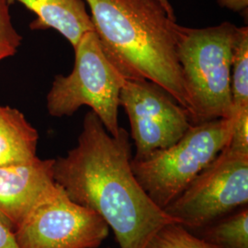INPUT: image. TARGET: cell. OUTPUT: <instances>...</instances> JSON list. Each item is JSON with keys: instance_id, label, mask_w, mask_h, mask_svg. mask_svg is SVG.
<instances>
[{"instance_id": "cell-1", "label": "cell", "mask_w": 248, "mask_h": 248, "mask_svg": "<svg viewBox=\"0 0 248 248\" xmlns=\"http://www.w3.org/2000/svg\"><path fill=\"white\" fill-rule=\"evenodd\" d=\"M130 135L122 128L108 133L89 111L78 144L54 159L55 182L76 203L97 213L115 235L120 248H145L151 238L177 222L153 202L132 169Z\"/></svg>"}, {"instance_id": "cell-2", "label": "cell", "mask_w": 248, "mask_h": 248, "mask_svg": "<svg viewBox=\"0 0 248 248\" xmlns=\"http://www.w3.org/2000/svg\"><path fill=\"white\" fill-rule=\"evenodd\" d=\"M108 59L125 79L158 85L187 110L169 0H84Z\"/></svg>"}, {"instance_id": "cell-3", "label": "cell", "mask_w": 248, "mask_h": 248, "mask_svg": "<svg viewBox=\"0 0 248 248\" xmlns=\"http://www.w3.org/2000/svg\"><path fill=\"white\" fill-rule=\"evenodd\" d=\"M239 27L179 28L177 55L192 125L233 115L231 74Z\"/></svg>"}, {"instance_id": "cell-4", "label": "cell", "mask_w": 248, "mask_h": 248, "mask_svg": "<svg viewBox=\"0 0 248 248\" xmlns=\"http://www.w3.org/2000/svg\"><path fill=\"white\" fill-rule=\"evenodd\" d=\"M235 116L191 125L173 145L132 158L133 174L153 202L165 209L230 141Z\"/></svg>"}, {"instance_id": "cell-5", "label": "cell", "mask_w": 248, "mask_h": 248, "mask_svg": "<svg viewBox=\"0 0 248 248\" xmlns=\"http://www.w3.org/2000/svg\"><path fill=\"white\" fill-rule=\"evenodd\" d=\"M75 50V64L67 76L53 80L47 95V110L53 117L71 116L88 106L108 133L120 132V94L125 78L108 59L96 31L86 33Z\"/></svg>"}, {"instance_id": "cell-6", "label": "cell", "mask_w": 248, "mask_h": 248, "mask_svg": "<svg viewBox=\"0 0 248 248\" xmlns=\"http://www.w3.org/2000/svg\"><path fill=\"white\" fill-rule=\"evenodd\" d=\"M248 203V153L227 144L165 209L187 229H201Z\"/></svg>"}, {"instance_id": "cell-7", "label": "cell", "mask_w": 248, "mask_h": 248, "mask_svg": "<svg viewBox=\"0 0 248 248\" xmlns=\"http://www.w3.org/2000/svg\"><path fill=\"white\" fill-rule=\"evenodd\" d=\"M109 228L57 183L14 230L19 248H98Z\"/></svg>"}, {"instance_id": "cell-8", "label": "cell", "mask_w": 248, "mask_h": 248, "mask_svg": "<svg viewBox=\"0 0 248 248\" xmlns=\"http://www.w3.org/2000/svg\"><path fill=\"white\" fill-rule=\"evenodd\" d=\"M120 106L130 120L136 149L133 158H142L173 145L192 125L186 108L147 80L125 79Z\"/></svg>"}, {"instance_id": "cell-9", "label": "cell", "mask_w": 248, "mask_h": 248, "mask_svg": "<svg viewBox=\"0 0 248 248\" xmlns=\"http://www.w3.org/2000/svg\"><path fill=\"white\" fill-rule=\"evenodd\" d=\"M54 159L0 167V220L14 232L56 182Z\"/></svg>"}, {"instance_id": "cell-10", "label": "cell", "mask_w": 248, "mask_h": 248, "mask_svg": "<svg viewBox=\"0 0 248 248\" xmlns=\"http://www.w3.org/2000/svg\"><path fill=\"white\" fill-rule=\"evenodd\" d=\"M9 6L19 3L36 15L31 30L53 29L75 49L86 33L96 31L84 0H8Z\"/></svg>"}, {"instance_id": "cell-11", "label": "cell", "mask_w": 248, "mask_h": 248, "mask_svg": "<svg viewBox=\"0 0 248 248\" xmlns=\"http://www.w3.org/2000/svg\"><path fill=\"white\" fill-rule=\"evenodd\" d=\"M39 134L19 110L0 104V167L35 159Z\"/></svg>"}, {"instance_id": "cell-12", "label": "cell", "mask_w": 248, "mask_h": 248, "mask_svg": "<svg viewBox=\"0 0 248 248\" xmlns=\"http://www.w3.org/2000/svg\"><path fill=\"white\" fill-rule=\"evenodd\" d=\"M204 240L216 248H248V209L226 215L204 228Z\"/></svg>"}, {"instance_id": "cell-13", "label": "cell", "mask_w": 248, "mask_h": 248, "mask_svg": "<svg viewBox=\"0 0 248 248\" xmlns=\"http://www.w3.org/2000/svg\"><path fill=\"white\" fill-rule=\"evenodd\" d=\"M231 92L233 115L248 109V28L239 27L233 49Z\"/></svg>"}, {"instance_id": "cell-14", "label": "cell", "mask_w": 248, "mask_h": 248, "mask_svg": "<svg viewBox=\"0 0 248 248\" xmlns=\"http://www.w3.org/2000/svg\"><path fill=\"white\" fill-rule=\"evenodd\" d=\"M145 248H216L203 238L194 235L180 223H169L162 227L148 242Z\"/></svg>"}, {"instance_id": "cell-15", "label": "cell", "mask_w": 248, "mask_h": 248, "mask_svg": "<svg viewBox=\"0 0 248 248\" xmlns=\"http://www.w3.org/2000/svg\"><path fill=\"white\" fill-rule=\"evenodd\" d=\"M228 145L234 150L248 153V109L235 114Z\"/></svg>"}, {"instance_id": "cell-16", "label": "cell", "mask_w": 248, "mask_h": 248, "mask_svg": "<svg viewBox=\"0 0 248 248\" xmlns=\"http://www.w3.org/2000/svg\"><path fill=\"white\" fill-rule=\"evenodd\" d=\"M9 4L8 0H0V41H4L18 48L22 41L12 23L9 14Z\"/></svg>"}, {"instance_id": "cell-17", "label": "cell", "mask_w": 248, "mask_h": 248, "mask_svg": "<svg viewBox=\"0 0 248 248\" xmlns=\"http://www.w3.org/2000/svg\"><path fill=\"white\" fill-rule=\"evenodd\" d=\"M0 248H19L14 232L0 220Z\"/></svg>"}, {"instance_id": "cell-18", "label": "cell", "mask_w": 248, "mask_h": 248, "mask_svg": "<svg viewBox=\"0 0 248 248\" xmlns=\"http://www.w3.org/2000/svg\"><path fill=\"white\" fill-rule=\"evenodd\" d=\"M217 3L222 8L234 12L248 11V0H217Z\"/></svg>"}, {"instance_id": "cell-19", "label": "cell", "mask_w": 248, "mask_h": 248, "mask_svg": "<svg viewBox=\"0 0 248 248\" xmlns=\"http://www.w3.org/2000/svg\"><path fill=\"white\" fill-rule=\"evenodd\" d=\"M17 47L10 45L9 43L0 41V61L9 56H13L17 52Z\"/></svg>"}, {"instance_id": "cell-20", "label": "cell", "mask_w": 248, "mask_h": 248, "mask_svg": "<svg viewBox=\"0 0 248 248\" xmlns=\"http://www.w3.org/2000/svg\"></svg>"}]
</instances>
